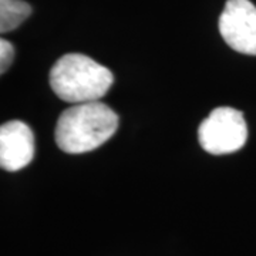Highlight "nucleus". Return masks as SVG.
<instances>
[{
	"instance_id": "obj_1",
	"label": "nucleus",
	"mask_w": 256,
	"mask_h": 256,
	"mask_svg": "<svg viewBox=\"0 0 256 256\" xmlns=\"http://www.w3.org/2000/svg\"><path fill=\"white\" fill-rule=\"evenodd\" d=\"M118 128V116L100 101L73 104L57 120L54 140L67 154H84L107 142Z\"/></svg>"
},
{
	"instance_id": "obj_2",
	"label": "nucleus",
	"mask_w": 256,
	"mask_h": 256,
	"mask_svg": "<svg viewBox=\"0 0 256 256\" xmlns=\"http://www.w3.org/2000/svg\"><path fill=\"white\" fill-rule=\"evenodd\" d=\"M112 82V73L107 67L80 53L64 54L50 70L52 90L70 104L100 101Z\"/></svg>"
},
{
	"instance_id": "obj_3",
	"label": "nucleus",
	"mask_w": 256,
	"mask_h": 256,
	"mask_svg": "<svg viewBox=\"0 0 256 256\" xmlns=\"http://www.w3.org/2000/svg\"><path fill=\"white\" fill-rule=\"evenodd\" d=\"M201 146L212 156L239 151L246 144L248 126L244 114L232 107H218L198 128Z\"/></svg>"
},
{
	"instance_id": "obj_4",
	"label": "nucleus",
	"mask_w": 256,
	"mask_h": 256,
	"mask_svg": "<svg viewBox=\"0 0 256 256\" xmlns=\"http://www.w3.org/2000/svg\"><path fill=\"white\" fill-rule=\"evenodd\" d=\"M220 33L240 54L256 56V6L249 0H228L220 13Z\"/></svg>"
},
{
	"instance_id": "obj_5",
	"label": "nucleus",
	"mask_w": 256,
	"mask_h": 256,
	"mask_svg": "<svg viewBox=\"0 0 256 256\" xmlns=\"http://www.w3.org/2000/svg\"><path fill=\"white\" fill-rule=\"evenodd\" d=\"M34 156V136L20 120H12L0 128V165L9 172L28 166Z\"/></svg>"
},
{
	"instance_id": "obj_6",
	"label": "nucleus",
	"mask_w": 256,
	"mask_h": 256,
	"mask_svg": "<svg viewBox=\"0 0 256 256\" xmlns=\"http://www.w3.org/2000/svg\"><path fill=\"white\" fill-rule=\"evenodd\" d=\"M32 14L30 4L23 0H0V32L18 28Z\"/></svg>"
},
{
	"instance_id": "obj_7",
	"label": "nucleus",
	"mask_w": 256,
	"mask_h": 256,
	"mask_svg": "<svg viewBox=\"0 0 256 256\" xmlns=\"http://www.w3.org/2000/svg\"><path fill=\"white\" fill-rule=\"evenodd\" d=\"M13 58H14V47L10 42L2 38L0 40V73H6Z\"/></svg>"
}]
</instances>
